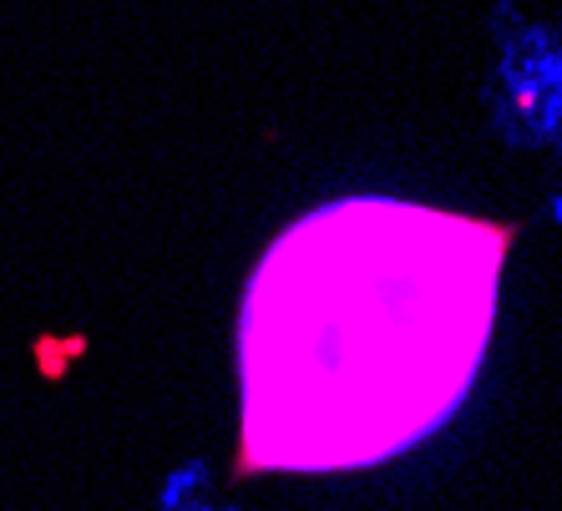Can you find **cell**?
<instances>
[{
    "label": "cell",
    "instance_id": "1",
    "mask_svg": "<svg viewBox=\"0 0 562 511\" xmlns=\"http://www.w3.org/2000/svg\"><path fill=\"white\" fill-rule=\"evenodd\" d=\"M507 234L340 197L263 253L238 319L254 472H350L420 446L486 354Z\"/></svg>",
    "mask_w": 562,
    "mask_h": 511
}]
</instances>
